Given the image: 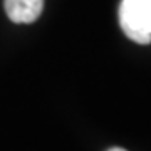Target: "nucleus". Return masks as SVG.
Returning <instances> with one entry per match:
<instances>
[{
	"label": "nucleus",
	"mask_w": 151,
	"mask_h": 151,
	"mask_svg": "<svg viewBox=\"0 0 151 151\" xmlns=\"http://www.w3.org/2000/svg\"><path fill=\"white\" fill-rule=\"evenodd\" d=\"M109 151H126V150H123V148H111Z\"/></svg>",
	"instance_id": "3"
},
{
	"label": "nucleus",
	"mask_w": 151,
	"mask_h": 151,
	"mask_svg": "<svg viewBox=\"0 0 151 151\" xmlns=\"http://www.w3.org/2000/svg\"><path fill=\"white\" fill-rule=\"evenodd\" d=\"M7 17L15 24H32L44 10V0H5Z\"/></svg>",
	"instance_id": "2"
},
{
	"label": "nucleus",
	"mask_w": 151,
	"mask_h": 151,
	"mask_svg": "<svg viewBox=\"0 0 151 151\" xmlns=\"http://www.w3.org/2000/svg\"><path fill=\"white\" fill-rule=\"evenodd\" d=\"M119 24L131 40L151 44V0H121Z\"/></svg>",
	"instance_id": "1"
}]
</instances>
